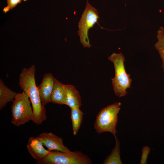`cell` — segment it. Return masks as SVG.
Masks as SVG:
<instances>
[{"label": "cell", "mask_w": 164, "mask_h": 164, "mask_svg": "<svg viewBox=\"0 0 164 164\" xmlns=\"http://www.w3.org/2000/svg\"><path fill=\"white\" fill-rule=\"evenodd\" d=\"M36 70L34 65L23 68L19 75V85L29 96L33 113V122L39 125L46 120V117L45 106L42 104L36 84Z\"/></svg>", "instance_id": "obj_1"}, {"label": "cell", "mask_w": 164, "mask_h": 164, "mask_svg": "<svg viewBox=\"0 0 164 164\" xmlns=\"http://www.w3.org/2000/svg\"><path fill=\"white\" fill-rule=\"evenodd\" d=\"M108 59L113 63L115 69V76L111 79L114 94L119 97L124 96L128 94L126 90L131 87L132 81L125 69V56L122 52L114 53Z\"/></svg>", "instance_id": "obj_2"}, {"label": "cell", "mask_w": 164, "mask_h": 164, "mask_svg": "<svg viewBox=\"0 0 164 164\" xmlns=\"http://www.w3.org/2000/svg\"><path fill=\"white\" fill-rule=\"evenodd\" d=\"M121 104L120 102H115L101 110L96 117L94 123V128L97 133L100 134L109 132L114 136L116 135L118 114Z\"/></svg>", "instance_id": "obj_3"}, {"label": "cell", "mask_w": 164, "mask_h": 164, "mask_svg": "<svg viewBox=\"0 0 164 164\" xmlns=\"http://www.w3.org/2000/svg\"><path fill=\"white\" fill-rule=\"evenodd\" d=\"M11 107V123L18 127L29 121H32L33 113L31 102L28 94L24 91L17 94Z\"/></svg>", "instance_id": "obj_4"}, {"label": "cell", "mask_w": 164, "mask_h": 164, "mask_svg": "<svg viewBox=\"0 0 164 164\" xmlns=\"http://www.w3.org/2000/svg\"><path fill=\"white\" fill-rule=\"evenodd\" d=\"M36 162L37 164H91L92 161L87 156L80 151L54 150L50 151Z\"/></svg>", "instance_id": "obj_5"}, {"label": "cell", "mask_w": 164, "mask_h": 164, "mask_svg": "<svg viewBox=\"0 0 164 164\" xmlns=\"http://www.w3.org/2000/svg\"><path fill=\"white\" fill-rule=\"evenodd\" d=\"M99 17L97 9L92 6L87 0L85 9L78 23V34L80 41L84 47L90 48L91 46L88 38V33Z\"/></svg>", "instance_id": "obj_6"}, {"label": "cell", "mask_w": 164, "mask_h": 164, "mask_svg": "<svg viewBox=\"0 0 164 164\" xmlns=\"http://www.w3.org/2000/svg\"><path fill=\"white\" fill-rule=\"evenodd\" d=\"M37 137L50 151L56 150L67 152L70 151L64 145L62 138L52 133L43 132Z\"/></svg>", "instance_id": "obj_7"}, {"label": "cell", "mask_w": 164, "mask_h": 164, "mask_svg": "<svg viewBox=\"0 0 164 164\" xmlns=\"http://www.w3.org/2000/svg\"><path fill=\"white\" fill-rule=\"evenodd\" d=\"M55 79L52 74L46 73L44 75L41 83L37 86L41 100L44 106L50 102Z\"/></svg>", "instance_id": "obj_8"}, {"label": "cell", "mask_w": 164, "mask_h": 164, "mask_svg": "<svg viewBox=\"0 0 164 164\" xmlns=\"http://www.w3.org/2000/svg\"><path fill=\"white\" fill-rule=\"evenodd\" d=\"M40 141L36 137H30L26 147L28 152L36 161H39L46 156L50 151L45 149Z\"/></svg>", "instance_id": "obj_9"}, {"label": "cell", "mask_w": 164, "mask_h": 164, "mask_svg": "<svg viewBox=\"0 0 164 164\" xmlns=\"http://www.w3.org/2000/svg\"><path fill=\"white\" fill-rule=\"evenodd\" d=\"M66 105L70 108H80L81 105L80 96L74 86L65 84Z\"/></svg>", "instance_id": "obj_10"}, {"label": "cell", "mask_w": 164, "mask_h": 164, "mask_svg": "<svg viewBox=\"0 0 164 164\" xmlns=\"http://www.w3.org/2000/svg\"><path fill=\"white\" fill-rule=\"evenodd\" d=\"M50 102L61 105H66L65 84L59 81L55 78L51 95Z\"/></svg>", "instance_id": "obj_11"}, {"label": "cell", "mask_w": 164, "mask_h": 164, "mask_svg": "<svg viewBox=\"0 0 164 164\" xmlns=\"http://www.w3.org/2000/svg\"><path fill=\"white\" fill-rule=\"evenodd\" d=\"M17 93L9 88L2 80H0V109L2 110L7 103L13 101Z\"/></svg>", "instance_id": "obj_12"}, {"label": "cell", "mask_w": 164, "mask_h": 164, "mask_svg": "<svg viewBox=\"0 0 164 164\" xmlns=\"http://www.w3.org/2000/svg\"><path fill=\"white\" fill-rule=\"evenodd\" d=\"M83 113L80 108L71 109V118L73 133L74 135H76L82 121Z\"/></svg>", "instance_id": "obj_13"}, {"label": "cell", "mask_w": 164, "mask_h": 164, "mask_svg": "<svg viewBox=\"0 0 164 164\" xmlns=\"http://www.w3.org/2000/svg\"><path fill=\"white\" fill-rule=\"evenodd\" d=\"M116 144L111 153L104 160V164H122L120 155V143L116 135Z\"/></svg>", "instance_id": "obj_14"}, {"label": "cell", "mask_w": 164, "mask_h": 164, "mask_svg": "<svg viewBox=\"0 0 164 164\" xmlns=\"http://www.w3.org/2000/svg\"><path fill=\"white\" fill-rule=\"evenodd\" d=\"M157 38L158 41L154 46L162 60V67L164 73V28L163 27H160L157 31Z\"/></svg>", "instance_id": "obj_15"}, {"label": "cell", "mask_w": 164, "mask_h": 164, "mask_svg": "<svg viewBox=\"0 0 164 164\" xmlns=\"http://www.w3.org/2000/svg\"><path fill=\"white\" fill-rule=\"evenodd\" d=\"M22 0H6L7 5L3 10L4 13H6L10 10L15 7L18 4L21 2Z\"/></svg>", "instance_id": "obj_16"}, {"label": "cell", "mask_w": 164, "mask_h": 164, "mask_svg": "<svg viewBox=\"0 0 164 164\" xmlns=\"http://www.w3.org/2000/svg\"><path fill=\"white\" fill-rule=\"evenodd\" d=\"M150 151V148L148 146H145L143 147L142 150V156L140 162V164H146L147 163V159Z\"/></svg>", "instance_id": "obj_17"}, {"label": "cell", "mask_w": 164, "mask_h": 164, "mask_svg": "<svg viewBox=\"0 0 164 164\" xmlns=\"http://www.w3.org/2000/svg\"><path fill=\"white\" fill-rule=\"evenodd\" d=\"M24 1H26V0H23Z\"/></svg>", "instance_id": "obj_18"}, {"label": "cell", "mask_w": 164, "mask_h": 164, "mask_svg": "<svg viewBox=\"0 0 164 164\" xmlns=\"http://www.w3.org/2000/svg\"><path fill=\"white\" fill-rule=\"evenodd\" d=\"M27 0H26V1Z\"/></svg>", "instance_id": "obj_19"}]
</instances>
